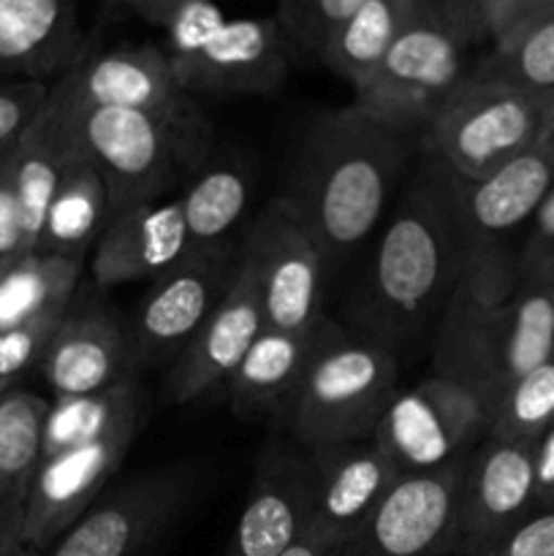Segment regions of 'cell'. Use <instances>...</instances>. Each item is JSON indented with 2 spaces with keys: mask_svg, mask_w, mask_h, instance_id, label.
Listing matches in <instances>:
<instances>
[{
  "mask_svg": "<svg viewBox=\"0 0 554 556\" xmlns=\"http://www.w3.org/2000/svg\"><path fill=\"white\" fill-rule=\"evenodd\" d=\"M85 258L25 253L0 269V331L60 318L81 288Z\"/></svg>",
  "mask_w": 554,
  "mask_h": 556,
  "instance_id": "cell-26",
  "label": "cell"
},
{
  "mask_svg": "<svg viewBox=\"0 0 554 556\" xmlns=\"http://www.w3.org/2000/svg\"><path fill=\"white\" fill-rule=\"evenodd\" d=\"M400 389L396 353L342 329L310 364L288 418L307 451L373 440L380 416Z\"/></svg>",
  "mask_w": 554,
  "mask_h": 556,
  "instance_id": "cell-6",
  "label": "cell"
},
{
  "mask_svg": "<svg viewBox=\"0 0 554 556\" xmlns=\"http://www.w3.org/2000/svg\"><path fill=\"white\" fill-rule=\"evenodd\" d=\"M49 405L47 396L20 386L0 396V503L20 519L27 489L43 459Z\"/></svg>",
  "mask_w": 554,
  "mask_h": 556,
  "instance_id": "cell-31",
  "label": "cell"
},
{
  "mask_svg": "<svg viewBox=\"0 0 554 556\" xmlns=\"http://www.w3.org/2000/svg\"><path fill=\"white\" fill-rule=\"evenodd\" d=\"M85 47L76 0H0V79L52 85Z\"/></svg>",
  "mask_w": 554,
  "mask_h": 556,
  "instance_id": "cell-23",
  "label": "cell"
},
{
  "mask_svg": "<svg viewBox=\"0 0 554 556\" xmlns=\"http://www.w3.org/2000/svg\"><path fill=\"white\" fill-rule=\"evenodd\" d=\"M516 264L519 280L554 286V185L527 223V237L516 250Z\"/></svg>",
  "mask_w": 554,
  "mask_h": 556,
  "instance_id": "cell-37",
  "label": "cell"
},
{
  "mask_svg": "<svg viewBox=\"0 0 554 556\" xmlns=\"http://www.w3.org/2000/svg\"><path fill=\"white\" fill-rule=\"evenodd\" d=\"M552 185L554 150L543 141L511 157L487 177L473 182L454 179L465 253L514 250L511 239L530 223Z\"/></svg>",
  "mask_w": 554,
  "mask_h": 556,
  "instance_id": "cell-20",
  "label": "cell"
},
{
  "mask_svg": "<svg viewBox=\"0 0 554 556\" xmlns=\"http://www.w3.org/2000/svg\"><path fill=\"white\" fill-rule=\"evenodd\" d=\"M483 556H554V508L536 510Z\"/></svg>",
  "mask_w": 554,
  "mask_h": 556,
  "instance_id": "cell-38",
  "label": "cell"
},
{
  "mask_svg": "<svg viewBox=\"0 0 554 556\" xmlns=\"http://www.w3.org/2000/svg\"><path fill=\"white\" fill-rule=\"evenodd\" d=\"M0 556H36V554L27 552L25 546H11V548H3V552H0Z\"/></svg>",
  "mask_w": 554,
  "mask_h": 556,
  "instance_id": "cell-47",
  "label": "cell"
},
{
  "mask_svg": "<svg viewBox=\"0 0 554 556\" xmlns=\"http://www.w3.org/2000/svg\"><path fill=\"white\" fill-rule=\"evenodd\" d=\"M543 144L549 147V150H554V109L549 112V119H546V128H543V136H541Z\"/></svg>",
  "mask_w": 554,
  "mask_h": 556,
  "instance_id": "cell-45",
  "label": "cell"
},
{
  "mask_svg": "<svg viewBox=\"0 0 554 556\" xmlns=\"http://www.w3.org/2000/svg\"><path fill=\"white\" fill-rule=\"evenodd\" d=\"M49 96V85L30 79H0V161L16 150L36 123Z\"/></svg>",
  "mask_w": 554,
  "mask_h": 556,
  "instance_id": "cell-35",
  "label": "cell"
},
{
  "mask_svg": "<svg viewBox=\"0 0 554 556\" xmlns=\"http://www.w3.org/2000/svg\"><path fill=\"white\" fill-rule=\"evenodd\" d=\"M536 472V510L554 508V427L532 445Z\"/></svg>",
  "mask_w": 554,
  "mask_h": 556,
  "instance_id": "cell-40",
  "label": "cell"
},
{
  "mask_svg": "<svg viewBox=\"0 0 554 556\" xmlns=\"http://www.w3.org/2000/svg\"><path fill=\"white\" fill-rule=\"evenodd\" d=\"M150 418V394L139 375L81 396H54L43 427V456L96 443L130 421Z\"/></svg>",
  "mask_w": 554,
  "mask_h": 556,
  "instance_id": "cell-27",
  "label": "cell"
},
{
  "mask_svg": "<svg viewBox=\"0 0 554 556\" xmlns=\"http://www.w3.org/2000/svg\"><path fill=\"white\" fill-rule=\"evenodd\" d=\"M9 157L0 161V261L20 258V255L27 253L25 228H22L20 201H16L14 182H11Z\"/></svg>",
  "mask_w": 554,
  "mask_h": 556,
  "instance_id": "cell-39",
  "label": "cell"
},
{
  "mask_svg": "<svg viewBox=\"0 0 554 556\" xmlns=\"http://www.w3.org/2000/svg\"><path fill=\"white\" fill-rule=\"evenodd\" d=\"M326 552H329V548L324 546V541H320L315 532L304 530V535L299 538V541L293 543V546L282 556H326Z\"/></svg>",
  "mask_w": 554,
  "mask_h": 556,
  "instance_id": "cell-44",
  "label": "cell"
},
{
  "mask_svg": "<svg viewBox=\"0 0 554 556\" xmlns=\"http://www.w3.org/2000/svg\"><path fill=\"white\" fill-rule=\"evenodd\" d=\"M11 546H22V519L0 503V552Z\"/></svg>",
  "mask_w": 554,
  "mask_h": 556,
  "instance_id": "cell-43",
  "label": "cell"
},
{
  "mask_svg": "<svg viewBox=\"0 0 554 556\" xmlns=\"http://www.w3.org/2000/svg\"><path fill=\"white\" fill-rule=\"evenodd\" d=\"M38 372L54 396L96 394L130 378L128 326L101 299L76 293L49 340Z\"/></svg>",
  "mask_w": 554,
  "mask_h": 556,
  "instance_id": "cell-19",
  "label": "cell"
},
{
  "mask_svg": "<svg viewBox=\"0 0 554 556\" xmlns=\"http://www.w3.org/2000/svg\"><path fill=\"white\" fill-rule=\"evenodd\" d=\"M239 244L188 253L177 266L150 282L128 326L134 375L147 367H172L199 334L234 280Z\"/></svg>",
  "mask_w": 554,
  "mask_h": 556,
  "instance_id": "cell-11",
  "label": "cell"
},
{
  "mask_svg": "<svg viewBox=\"0 0 554 556\" xmlns=\"http://www.w3.org/2000/svg\"><path fill=\"white\" fill-rule=\"evenodd\" d=\"M190 253L179 199H158L117 210L92 248V282L117 288L158 280Z\"/></svg>",
  "mask_w": 554,
  "mask_h": 556,
  "instance_id": "cell-21",
  "label": "cell"
},
{
  "mask_svg": "<svg viewBox=\"0 0 554 556\" xmlns=\"http://www.w3.org/2000/svg\"><path fill=\"white\" fill-rule=\"evenodd\" d=\"M345 329L329 315L310 329H264L228 378V402L242 418L286 410L313 358Z\"/></svg>",
  "mask_w": 554,
  "mask_h": 556,
  "instance_id": "cell-24",
  "label": "cell"
},
{
  "mask_svg": "<svg viewBox=\"0 0 554 556\" xmlns=\"http://www.w3.org/2000/svg\"><path fill=\"white\" fill-rule=\"evenodd\" d=\"M473 71L503 85L516 87L525 96L552 112L554 109V3L521 16L492 49L473 65Z\"/></svg>",
  "mask_w": 554,
  "mask_h": 556,
  "instance_id": "cell-28",
  "label": "cell"
},
{
  "mask_svg": "<svg viewBox=\"0 0 554 556\" xmlns=\"http://www.w3.org/2000/svg\"><path fill=\"white\" fill-rule=\"evenodd\" d=\"M465 266V237L456 212L454 177L424 152L380 228L367 271L351 299L362 340L411 345L438 324Z\"/></svg>",
  "mask_w": 554,
  "mask_h": 556,
  "instance_id": "cell-1",
  "label": "cell"
},
{
  "mask_svg": "<svg viewBox=\"0 0 554 556\" xmlns=\"http://www.w3.org/2000/svg\"><path fill=\"white\" fill-rule=\"evenodd\" d=\"M467 49L435 0H413L405 25L367 85L353 92L351 106L396 134L421 136L467 76Z\"/></svg>",
  "mask_w": 554,
  "mask_h": 556,
  "instance_id": "cell-7",
  "label": "cell"
},
{
  "mask_svg": "<svg viewBox=\"0 0 554 556\" xmlns=\"http://www.w3.org/2000/svg\"><path fill=\"white\" fill-rule=\"evenodd\" d=\"M310 505L307 456L288 448L266 451L221 556H282L307 530Z\"/></svg>",
  "mask_w": 554,
  "mask_h": 556,
  "instance_id": "cell-22",
  "label": "cell"
},
{
  "mask_svg": "<svg viewBox=\"0 0 554 556\" xmlns=\"http://www.w3.org/2000/svg\"><path fill=\"white\" fill-rule=\"evenodd\" d=\"M43 114L96 163L114 212L168 199L179 179L204 166L210 150L204 117L174 119L139 109H63L49 96Z\"/></svg>",
  "mask_w": 554,
  "mask_h": 556,
  "instance_id": "cell-5",
  "label": "cell"
},
{
  "mask_svg": "<svg viewBox=\"0 0 554 556\" xmlns=\"http://www.w3.org/2000/svg\"><path fill=\"white\" fill-rule=\"evenodd\" d=\"M49 125H52V119H49ZM52 130L65 150V166L52 204H49L36 253L85 258L87 250L96 248L98 237L103 233L106 223L112 220L114 206L96 163L74 141L65 139L54 125Z\"/></svg>",
  "mask_w": 554,
  "mask_h": 556,
  "instance_id": "cell-25",
  "label": "cell"
},
{
  "mask_svg": "<svg viewBox=\"0 0 554 556\" xmlns=\"http://www.w3.org/2000/svg\"><path fill=\"white\" fill-rule=\"evenodd\" d=\"M489 405L456 380L432 375L396 389L373 443L402 476H427L465 459L487 438Z\"/></svg>",
  "mask_w": 554,
  "mask_h": 556,
  "instance_id": "cell-9",
  "label": "cell"
},
{
  "mask_svg": "<svg viewBox=\"0 0 554 556\" xmlns=\"http://www.w3.org/2000/svg\"><path fill=\"white\" fill-rule=\"evenodd\" d=\"M11 261H14V258H11ZM5 264H9V261H0V269H3V266H5Z\"/></svg>",
  "mask_w": 554,
  "mask_h": 556,
  "instance_id": "cell-49",
  "label": "cell"
},
{
  "mask_svg": "<svg viewBox=\"0 0 554 556\" xmlns=\"http://www.w3.org/2000/svg\"><path fill=\"white\" fill-rule=\"evenodd\" d=\"M554 427V358L503 389L489 410L487 438L536 445Z\"/></svg>",
  "mask_w": 554,
  "mask_h": 556,
  "instance_id": "cell-33",
  "label": "cell"
},
{
  "mask_svg": "<svg viewBox=\"0 0 554 556\" xmlns=\"http://www.w3.org/2000/svg\"><path fill=\"white\" fill-rule=\"evenodd\" d=\"M362 3L364 0H277L275 16L291 43V52L318 58L329 33Z\"/></svg>",
  "mask_w": 554,
  "mask_h": 556,
  "instance_id": "cell-34",
  "label": "cell"
},
{
  "mask_svg": "<svg viewBox=\"0 0 554 556\" xmlns=\"http://www.w3.org/2000/svg\"><path fill=\"white\" fill-rule=\"evenodd\" d=\"M554 0H525V9H521V14H519V20L521 16H527V14H532V11H538V9H543V5H552ZM516 20V22H519ZM514 22V25H516Z\"/></svg>",
  "mask_w": 554,
  "mask_h": 556,
  "instance_id": "cell-46",
  "label": "cell"
},
{
  "mask_svg": "<svg viewBox=\"0 0 554 556\" xmlns=\"http://www.w3.org/2000/svg\"><path fill=\"white\" fill-rule=\"evenodd\" d=\"M266 329L264 304H261L259 282L253 266L239 250L234 280L199 334L188 342L182 353L172 362L166 375V396L174 405H185L210 394L221 383H228L234 369L242 364L261 331Z\"/></svg>",
  "mask_w": 554,
  "mask_h": 556,
  "instance_id": "cell-17",
  "label": "cell"
},
{
  "mask_svg": "<svg viewBox=\"0 0 554 556\" xmlns=\"http://www.w3.org/2000/svg\"><path fill=\"white\" fill-rule=\"evenodd\" d=\"M411 157V136L356 106L324 114L302 139L282 199L318 237L331 266L362 248L389 212Z\"/></svg>",
  "mask_w": 554,
  "mask_h": 556,
  "instance_id": "cell-3",
  "label": "cell"
},
{
  "mask_svg": "<svg viewBox=\"0 0 554 556\" xmlns=\"http://www.w3.org/2000/svg\"><path fill=\"white\" fill-rule=\"evenodd\" d=\"M163 36L185 92L266 96L286 81L291 43L277 16H226L215 0H109Z\"/></svg>",
  "mask_w": 554,
  "mask_h": 556,
  "instance_id": "cell-4",
  "label": "cell"
},
{
  "mask_svg": "<svg viewBox=\"0 0 554 556\" xmlns=\"http://www.w3.org/2000/svg\"><path fill=\"white\" fill-rule=\"evenodd\" d=\"M60 318L38 320V324L0 331V383L16 386L27 372L41 367V358L47 353L49 340H52Z\"/></svg>",
  "mask_w": 554,
  "mask_h": 556,
  "instance_id": "cell-36",
  "label": "cell"
},
{
  "mask_svg": "<svg viewBox=\"0 0 554 556\" xmlns=\"http://www.w3.org/2000/svg\"><path fill=\"white\" fill-rule=\"evenodd\" d=\"M536 514L532 445L483 438L456 494V556H483Z\"/></svg>",
  "mask_w": 554,
  "mask_h": 556,
  "instance_id": "cell-16",
  "label": "cell"
},
{
  "mask_svg": "<svg viewBox=\"0 0 554 556\" xmlns=\"http://www.w3.org/2000/svg\"><path fill=\"white\" fill-rule=\"evenodd\" d=\"M307 462L313 483L307 530L326 548L353 535L405 478L373 440L307 451Z\"/></svg>",
  "mask_w": 554,
  "mask_h": 556,
  "instance_id": "cell-18",
  "label": "cell"
},
{
  "mask_svg": "<svg viewBox=\"0 0 554 556\" xmlns=\"http://www.w3.org/2000/svg\"><path fill=\"white\" fill-rule=\"evenodd\" d=\"M253 193V174L244 163L217 161L201 166L177 195L188 228L190 253L221 248L231 242V231L242 223Z\"/></svg>",
  "mask_w": 554,
  "mask_h": 556,
  "instance_id": "cell-29",
  "label": "cell"
},
{
  "mask_svg": "<svg viewBox=\"0 0 554 556\" xmlns=\"http://www.w3.org/2000/svg\"><path fill=\"white\" fill-rule=\"evenodd\" d=\"M188 462L155 467L101 494L85 516L41 556H144L193 492Z\"/></svg>",
  "mask_w": 554,
  "mask_h": 556,
  "instance_id": "cell-12",
  "label": "cell"
},
{
  "mask_svg": "<svg viewBox=\"0 0 554 556\" xmlns=\"http://www.w3.org/2000/svg\"><path fill=\"white\" fill-rule=\"evenodd\" d=\"M411 9L413 0H364L329 33L318 60L348 81L353 92L362 90L378 71Z\"/></svg>",
  "mask_w": 554,
  "mask_h": 556,
  "instance_id": "cell-30",
  "label": "cell"
},
{
  "mask_svg": "<svg viewBox=\"0 0 554 556\" xmlns=\"http://www.w3.org/2000/svg\"><path fill=\"white\" fill-rule=\"evenodd\" d=\"M467 456L443 470L402 478L386 503L326 556H456V494Z\"/></svg>",
  "mask_w": 554,
  "mask_h": 556,
  "instance_id": "cell-14",
  "label": "cell"
},
{
  "mask_svg": "<svg viewBox=\"0 0 554 556\" xmlns=\"http://www.w3.org/2000/svg\"><path fill=\"white\" fill-rule=\"evenodd\" d=\"M525 0H481V22L487 41L492 43L494 38L503 36L516 20H519Z\"/></svg>",
  "mask_w": 554,
  "mask_h": 556,
  "instance_id": "cell-42",
  "label": "cell"
},
{
  "mask_svg": "<svg viewBox=\"0 0 554 556\" xmlns=\"http://www.w3.org/2000/svg\"><path fill=\"white\" fill-rule=\"evenodd\" d=\"M147 421H130L117 432L43 456L27 489L22 514V546L30 554H47L90 510L128 456L130 445Z\"/></svg>",
  "mask_w": 554,
  "mask_h": 556,
  "instance_id": "cell-15",
  "label": "cell"
},
{
  "mask_svg": "<svg viewBox=\"0 0 554 556\" xmlns=\"http://www.w3.org/2000/svg\"><path fill=\"white\" fill-rule=\"evenodd\" d=\"M239 250L253 266L266 329L299 331L324 318L331 261L282 195L259 212Z\"/></svg>",
  "mask_w": 554,
  "mask_h": 556,
  "instance_id": "cell-10",
  "label": "cell"
},
{
  "mask_svg": "<svg viewBox=\"0 0 554 556\" xmlns=\"http://www.w3.org/2000/svg\"><path fill=\"white\" fill-rule=\"evenodd\" d=\"M554 358V286L519 280L516 250L465 253L435 324V375L492 405L508 383Z\"/></svg>",
  "mask_w": 554,
  "mask_h": 556,
  "instance_id": "cell-2",
  "label": "cell"
},
{
  "mask_svg": "<svg viewBox=\"0 0 554 556\" xmlns=\"http://www.w3.org/2000/svg\"><path fill=\"white\" fill-rule=\"evenodd\" d=\"M9 389H14V386H3V383H0V396H3Z\"/></svg>",
  "mask_w": 554,
  "mask_h": 556,
  "instance_id": "cell-48",
  "label": "cell"
},
{
  "mask_svg": "<svg viewBox=\"0 0 554 556\" xmlns=\"http://www.w3.org/2000/svg\"><path fill=\"white\" fill-rule=\"evenodd\" d=\"M549 109L516 87L467 71L421 134V150L459 182H473L541 141Z\"/></svg>",
  "mask_w": 554,
  "mask_h": 556,
  "instance_id": "cell-8",
  "label": "cell"
},
{
  "mask_svg": "<svg viewBox=\"0 0 554 556\" xmlns=\"http://www.w3.org/2000/svg\"><path fill=\"white\" fill-rule=\"evenodd\" d=\"M63 144L54 136L52 125L43 117V112H38L36 123L27 128V134L22 136V141L9 157L11 182H14L16 201H20L27 253H36L49 204H52L60 177H63Z\"/></svg>",
  "mask_w": 554,
  "mask_h": 556,
  "instance_id": "cell-32",
  "label": "cell"
},
{
  "mask_svg": "<svg viewBox=\"0 0 554 556\" xmlns=\"http://www.w3.org/2000/svg\"><path fill=\"white\" fill-rule=\"evenodd\" d=\"M440 5L445 16H449L451 25L459 30V36L467 43H481L487 41V33H483L481 22V0H435Z\"/></svg>",
  "mask_w": 554,
  "mask_h": 556,
  "instance_id": "cell-41",
  "label": "cell"
},
{
  "mask_svg": "<svg viewBox=\"0 0 554 556\" xmlns=\"http://www.w3.org/2000/svg\"><path fill=\"white\" fill-rule=\"evenodd\" d=\"M49 101L63 109H139L174 119L201 117L158 43L98 52L85 47L79 60L49 85Z\"/></svg>",
  "mask_w": 554,
  "mask_h": 556,
  "instance_id": "cell-13",
  "label": "cell"
}]
</instances>
